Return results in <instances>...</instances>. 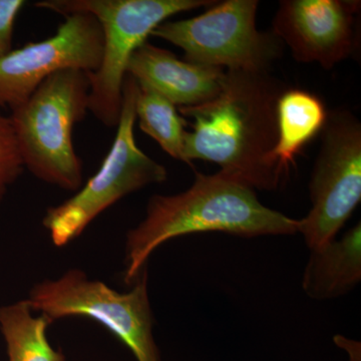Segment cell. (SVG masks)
<instances>
[{
  "instance_id": "6da1fadb",
  "label": "cell",
  "mask_w": 361,
  "mask_h": 361,
  "mask_svg": "<svg viewBox=\"0 0 361 361\" xmlns=\"http://www.w3.org/2000/svg\"><path fill=\"white\" fill-rule=\"evenodd\" d=\"M287 89L269 73L225 70L217 96L179 109L183 118H193L191 132L185 135V163L212 161L221 173L253 190H277L285 176L272 152L278 101Z\"/></svg>"
},
{
  "instance_id": "7a4b0ae2",
  "label": "cell",
  "mask_w": 361,
  "mask_h": 361,
  "mask_svg": "<svg viewBox=\"0 0 361 361\" xmlns=\"http://www.w3.org/2000/svg\"><path fill=\"white\" fill-rule=\"evenodd\" d=\"M299 220L272 210L255 190L219 172L195 173L193 185L176 195H153L146 216L126 236L123 280L133 285L161 244L183 235L224 232L237 236L293 235Z\"/></svg>"
},
{
  "instance_id": "3957f363",
  "label": "cell",
  "mask_w": 361,
  "mask_h": 361,
  "mask_svg": "<svg viewBox=\"0 0 361 361\" xmlns=\"http://www.w3.org/2000/svg\"><path fill=\"white\" fill-rule=\"evenodd\" d=\"M89 94L87 73L58 71L9 116L23 167L66 191L77 192L84 185L73 130L89 111Z\"/></svg>"
},
{
  "instance_id": "277c9868",
  "label": "cell",
  "mask_w": 361,
  "mask_h": 361,
  "mask_svg": "<svg viewBox=\"0 0 361 361\" xmlns=\"http://www.w3.org/2000/svg\"><path fill=\"white\" fill-rule=\"evenodd\" d=\"M212 0H44L35 6L61 16L92 14L103 30L101 65L87 73L89 111L108 128H115L122 110L123 85L133 54L164 21L184 11L210 7Z\"/></svg>"
},
{
  "instance_id": "5b68a950",
  "label": "cell",
  "mask_w": 361,
  "mask_h": 361,
  "mask_svg": "<svg viewBox=\"0 0 361 361\" xmlns=\"http://www.w3.org/2000/svg\"><path fill=\"white\" fill-rule=\"evenodd\" d=\"M137 92V80L126 75L116 137L101 168L73 197L45 212L42 225L54 246L61 248L75 241L92 221L128 195L167 180V169L135 142Z\"/></svg>"
},
{
  "instance_id": "8992f818",
  "label": "cell",
  "mask_w": 361,
  "mask_h": 361,
  "mask_svg": "<svg viewBox=\"0 0 361 361\" xmlns=\"http://www.w3.org/2000/svg\"><path fill=\"white\" fill-rule=\"evenodd\" d=\"M148 269L142 271L132 290L121 293L82 270L66 271L58 279L44 280L25 299L32 311L51 320L84 317L108 329L132 351L137 361H160L153 336L154 317L148 292Z\"/></svg>"
},
{
  "instance_id": "52a82bcc",
  "label": "cell",
  "mask_w": 361,
  "mask_h": 361,
  "mask_svg": "<svg viewBox=\"0 0 361 361\" xmlns=\"http://www.w3.org/2000/svg\"><path fill=\"white\" fill-rule=\"evenodd\" d=\"M257 0L216 1L205 13L166 20L151 32L185 52V61L226 71L269 73L282 54V42L256 26Z\"/></svg>"
},
{
  "instance_id": "ba28073f",
  "label": "cell",
  "mask_w": 361,
  "mask_h": 361,
  "mask_svg": "<svg viewBox=\"0 0 361 361\" xmlns=\"http://www.w3.org/2000/svg\"><path fill=\"white\" fill-rule=\"evenodd\" d=\"M311 175L310 213L299 220L308 248L336 239L361 200V123L345 109L329 111Z\"/></svg>"
},
{
  "instance_id": "9c48e42d",
  "label": "cell",
  "mask_w": 361,
  "mask_h": 361,
  "mask_svg": "<svg viewBox=\"0 0 361 361\" xmlns=\"http://www.w3.org/2000/svg\"><path fill=\"white\" fill-rule=\"evenodd\" d=\"M56 35L28 42L0 59V106L13 110L27 101L44 80L58 71L94 73L101 65L104 37L94 16H65Z\"/></svg>"
},
{
  "instance_id": "30bf717a",
  "label": "cell",
  "mask_w": 361,
  "mask_h": 361,
  "mask_svg": "<svg viewBox=\"0 0 361 361\" xmlns=\"http://www.w3.org/2000/svg\"><path fill=\"white\" fill-rule=\"evenodd\" d=\"M356 0H282L273 20V33L299 63L331 70L356 47Z\"/></svg>"
},
{
  "instance_id": "8fae6325",
  "label": "cell",
  "mask_w": 361,
  "mask_h": 361,
  "mask_svg": "<svg viewBox=\"0 0 361 361\" xmlns=\"http://www.w3.org/2000/svg\"><path fill=\"white\" fill-rule=\"evenodd\" d=\"M127 75L180 108L199 106L219 94L225 70L180 61L146 42L133 54Z\"/></svg>"
},
{
  "instance_id": "7c38bea8",
  "label": "cell",
  "mask_w": 361,
  "mask_h": 361,
  "mask_svg": "<svg viewBox=\"0 0 361 361\" xmlns=\"http://www.w3.org/2000/svg\"><path fill=\"white\" fill-rule=\"evenodd\" d=\"M302 288L315 300L337 298L355 289L361 280V224L318 248L311 249Z\"/></svg>"
},
{
  "instance_id": "4fadbf2b",
  "label": "cell",
  "mask_w": 361,
  "mask_h": 361,
  "mask_svg": "<svg viewBox=\"0 0 361 361\" xmlns=\"http://www.w3.org/2000/svg\"><path fill=\"white\" fill-rule=\"evenodd\" d=\"M329 111L320 97L298 89H287L277 104V142L273 160L284 176L301 149L322 132Z\"/></svg>"
},
{
  "instance_id": "5bb4252c",
  "label": "cell",
  "mask_w": 361,
  "mask_h": 361,
  "mask_svg": "<svg viewBox=\"0 0 361 361\" xmlns=\"http://www.w3.org/2000/svg\"><path fill=\"white\" fill-rule=\"evenodd\" d=\"M32 312L26 300L0 307V332L8 361H66L63 353L52 348L47 339L51 320Z\"/></svg>"
},
{
  "instance_id": "9a60e30c",
  "label": "cell",
  "mask_w": 361,
  "mask_h": 361,
  "mask_svg": "<svg viewBox=\"0 0 361 361\" xmlns=\"http://www.w3.org/2000/svg\"><path fill=\"white\" fill-rule=\"evenodd\" d=\"M135 116L140 129L153 137L168 155L184 161V140L187 121L175 104L148 87L139 85Z\"/></svg>"
},
{
  "instance_id": "2e32d148",
  "label": "cell",
  "mask_w": 361,
  "mask_h": 361,
  "mask_svg": "<svg viewBox=\"0 0 361 361\" xmlns=\"http://www.w3.org/2000/svg\"><path fill=\"white\" fill-rule=\"evenodd\" d=\"M23 170L11 118L0 111V203Z\"/></svg>"
},
{
  "instance_id": "e0dca14e",
  "label": "cell",
  "mask_w": 361,
  "mask_h": 361,
  "mask_svg": "<svg viewBox=\"0 0 361 361\" xmlns=\"http://www.w3.org/2000/svg\"><path fill=\"white\" fill-rule=\"evenodd\" d=\"M26 2L0 0V59L13 51L14 23Z\"/></svg>"
}]
</instances>
